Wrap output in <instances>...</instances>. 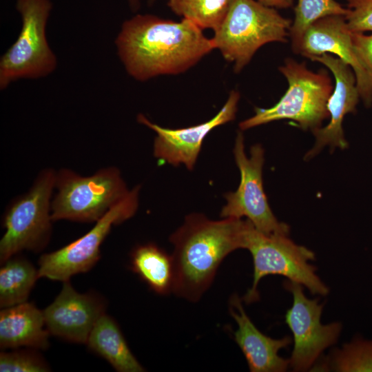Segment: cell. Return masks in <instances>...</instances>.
Returning <instances> with one entry per match:
<instances>
[{"instance_id":"9c48e42d","label":"cell","mask_w":372,"mask_h":372,"mask_svg":"<svg viewBox=\"0 0 372 372\" xmlns=\"http://www.w3.org/2000/svg\"><path fill=\"white\" fill-rule=\"evenodd\" d=\"M233 152L240 173V181L235 192L225 194L227 203L222 208L220 217H246L256 229L262 233L289 235V225L276 218L264 191L262 167L265 152L262 145H253L248 157L245 152L243 134L238 132Z\"/></svg>"},{"instance_id":"44dd1931","label":"cell","mask_w":372,"mask_h":372,"mask_svg":"<svg viewBox=\"0 0 372 372\" xmlns=\"http://www.w3.org/2000/svg\"><path fill=\"white\" fill-rule=\"evenodd\" d=\"M289 30L291 48L299 54L304 36L316 21L329 16H345L348 9L335 0H298Z\"/></svg>"},{"instance_id":"e0dca14e","label":"cell","mask_w":372,"mask_h":372,"mask_svg":"<svg viewBox=\"0 0 372 372\" xmlns=\"http://www.w3.org/2000/svg\"><path fill=\"white\" fill-rule=\"evenodd\" d=\"M43 311L28 302L2 308L0 311V347H27L45 350L50 333L45 328Z\"/></svg>"},{"instance_id":"d6986e66","label":"cell","mask_w":372,"mask_h":372,"mask_svg":"<svg viewBox=\"0 0 372 372\" xmlns=\"http://www.w3.org/2000/svg\"><path fill=\"white\" fill-rule=\"evenodd\" d=\"M131 268L154 292H173L174 269L172 255L154 243L136 247L131 254Z\"/></svg>"},{"instance_id":"83f0119b","label":"cell","mask_w":372,"mask_h":372,"mask_svg":"<svg viewBox=\"0 0 372 372\" xmlns=\"http://www.w3.org/2000/svg\"><path fill=\"white\" fill-rule=\"evenodd\" d=\"M129 5L130 6V8L136 11L138 10L140 6V0H127Z\"/></svg>"},{"instance_id":"7c38bea8","label":"cell","mask_w":372,"mask_h":372,"mask_svg":"<svg viewBox=\"0 0 372 372\" xmlns=\"http://www.w3.org/2000/svg\"><path fill=\"white\" fill-rule=\"evenodd\" d=\"M240 94L230 92L221 110L210 120L194 126L170 129L151 122L145 116L139 114L137 121L154 131V156L174 166L183 164L192 170L207 135L214 128L233 121L236 118Z\"/></svg>"},{"instance_id":"277c9868","label":"cell","mask_w":372,"mask_h":372,"mask_svg":"<svg viewBox=\"0 0 372 372\" xmlns=\"http://www.w3.org/2000/svg\"><path fill=\"white\" fill-rule=\"evenodd\" d=\"M279 70L289 83L285 94L269 108H255L254 116L239 123L242 131L282 119L313 131L329 117L327 105L333 85L326 70L313 72L304 63L287 59Z\"/></svg>"},{"instance_id":"30bf717a","label":"cell","mask_w":372,"mask_h":372,"mask_svg":"<svg viewBox=\"0 0 372 372\" xmlns=\"http://www.w3.org/2000/svg\"><path fill=\"white\" fill-rule=\"evenodd\" d=\"M141 186L112 207L85 235L68 245L40 257L39 277L65 282L76 274L89 271L99 260L100 247L113 225H118L136 212Z\"/></svg>"},{"instance_id":"9a60e30c","label":"cell","mask_w":372,"mask_h":372,"mask_svg":"<svg viewBox=\"0 0 372 372\" xmlns=\"http://www.w3.org/2000/svg\"><path fill=\"white\" fill-rule=\"evenodd\" d=\"M50 334L76 343H87L99 318L104 313L102 300L91 293H80L69 282L43 310Z\"/></svg>"},{"instance_id":"8992f818","label":"cell","mask_w":372,"mask_h":372,"mask_svg":"<svg viewBox=\"0 0 372 372\" xmlns=\"http://www.w3.org/2000/svg\"><path fill=\"white\" fill-rule=\"evenodd\" d=\"M54 187L52 221L96 222L130 192L115 167L100 169L88 176L61 169L56 173Z\"/></svg>"},{"instance_id":"603a6c76","label":"cell","mask_w":372,"mask_h":372,"mask_svg":"<svg viewBox=\"0 0 372 372\" xmlns=\"http://www.w3.org/2000/svg\"><path fill=\"white\" fill-rule=\"evenodd\" d=\"M325 364L334 371L372 372V340L353 338L335 349Z\"/></svg>"},{"instance_id":"2e32d148","label":"cell","mask_w":372,"mask_h":372,"mask_svg":"<svg viewBox=\"0 0 372 372\" xmlns=\"http://www.w3.org/2000/svg\"><path fill=\"white\" fill-rule=\"evenodd\" d=\"M229 312L238 328L234 339L241 349L251 372H284L289 367V359L278 355L289 347L292 338L286 335L274 339L262 333L246 313L241 299L236 294L230 298Z\"/></svg>"},{"instance_id":"484cf974","label":"cell","mask_w":372,"mask_h":372,"mask_svg":"<svg viewBox=\"0 0 372 372\" xmlns=\"http://www.w3.org/2000/svg\"><path fill=\"white\" fill-rule=\"evenodd\" d=\"M351 39L360 59L372 72V34L351 32Z\"/></svg>"},{"instance_id":"cb8c5ba5","label":"cell","mask_w":372,"mask_h":372,"mask_svg":"<svg viewBox=\"0 0 372 372\" xmlns=\"http://www.w3.org/2000/svg\"><path fill=\"white\" fill-rule=\"evenodd\" d=\"M50 367L38 354L31 351L0 353L1 372H45Z\"/></svg>"},{"instance_id":"ffe728a7","label":"cell","mask_w":372,"mask_h":372,"mask_svg":"<svg viewBox=\"0 0 372 372\" xmlns=\"http://www.w3.org/2000/svg\"><path fill=\"white\" fill-rule=\"evenodd\" d=\"M0 269V307H9L27 302L39 272L26 259L12 256Z\"/></svg>"},{"instance_id":"3957f363","label":"cell","mask_w":372,"mask_h":372,"mask_svg":"<svg viewBox=\"0 0 372 372\" xmlns=\"http://www.w3.org/2000/svg\"><path fill=\"white\" fill-rule=\"evenodd\" d=\"M291 24L276 8L257 0H234L211 40L238 73L263 45L287 42Z\"/></svg>"},{"instance_id":"52a82bcc","label":"cell","mask_w":372,"mask_h":372,"mask_svg":"<svg viewBox=\"0 0 372 372\" xmlns=\"http://www.w3.org/2000/svg\"><path fill=\"white\" fill-rule=\"evenodd\" d=\"M56 173L52 169L42 170L30 189L7 209L3 216L6 231L0 241L1 264L19 252L39 251L48 244L52 233Z\"/></svg>"},{"instance_id":"ac0fdd59","label":"cell","mask_w":372,"mask_h":372,"mask_svg":"<svg viewBox=\"0 0 372 372\" xmlns=\"http://www.w3.org/2000/svg\"><path fill=\"white\" fill-rule=\"evenodd\" d=\"M88 347L119 372H142L144 368L131 352L116 322L105 313L93 327Z\"/></svg>"},{"instance_id":"d4e9b609","label":"cell","mask_w":372,"mask_h":372,"mask_svg":"<svg viewBox=\"0 0 372 372\" xmlns=\"http://www.w3.org/2000/svg\"><path fill=\"white\" fill-rule=\"evenodd\" d=\"M347 27L352 32L372 31V0H346Z\"/></svg>"},{"instance_id":"ba28073f","label":"cell","mask_w":372,"mask_h":372,"mask_svg":"<svg viewBox=\"0 0 372 372\" xmlns=\"http://www.w3.org/2000/svg\"><path fill=\"white\" fill-rule=\"evenodd\" d=\"M22 25L17 40L0 61V88L19 79H38L51 74L57 59L46 37L52 8L50 0H17Z\"/></svg>"},{"instance_id":"7402d4cb","label":"cell","mask_w":372,"mask_h":372,"mask_svg":"<svg viewBox=\"0 0 372 372\" xmlns=\"http://www.w3.org/2000/svg\"><path fill=\"white\" fill-rule=\"evenodd\" d=\"M234 0H168L176 15L187 19L200 29L215 31L220 25Z\"/></svg>"},{"instance_id":"4fadbf2b","label":"cell","mask_w":372,"mask_h":372,"mask_svg":"<svg viewBox=\"0 0 372 372\" xmlns=\"http://www.w3.org/2000/svg\"><path fill=\"white\" fill-rule=\"evenodd\" d=\"M329 53L336 55L352 68L360 99L370 107L372 72L355 49L344 16H329L314 22L307 30L299 52L309 59Z\"/></svg>"},{"instance_id":"8fae6325","label":"cell","mask_w":372,"mask_h":372,"mask_svg":"<svg viewBox=\"0 0 372 372\" xmlns=\"http://www.w3.org/2000/svg\"><path fill=\"white\" fill-rule=\"evenodd\" d=\"M284 287L293 298L285 314L293 342L289 367L293 371H306L312 369L325 349L337 342L342 326L339 322L321 323L324 304L318 298H308L302 285L287 280Z\"/></svg>"},{"instance_id":"f1b7e54d","label":"cell","mask_w":372,"mask_h":372,"mask_svg":"<svg viewBox=\"0 0 372 372\" xmlns=\"http://www.w3.org/2000/svg\"><path fill=\"white\" fill-rule=\"evenodd\" d=\"M156 0H147L149 5H152Z\"/></svg>"},{"instance_id":"5b68a950","label":"cell","mask_w":372,"mask_h":372,"mask_svg":"<svg viewBox=\"0 0 372 372\" xmlns=\"http://www.w3.org/2000/svg\"><path fill=\"white\" fill-rule=\"evenodd\" d=\"M243 249L249 250L254 264L252 285L243 297L246 303L258 300V284L269 275L284 276L306 287L313 295L324 296L329 293L328 287L317 275L316 267L310 263L315 259V254L296 244L288 235L262 233L248 220Z\"/></svg>"},{"instance_id":"4316f807","label":"cell","mask_w":372,"mask_h":372,"mask_svg":"<svg viewBox=\"0 0 372 372\" xmlns=\"http://www.w3.org/2000/svg\"><path fill=\"white\" fill-rule=\"evenodd\" d=\"M261 3L273 8L287 9L290 8L294 0H257Z\"/></svg>"},{"instance_id":"6da1fadb","label":"cell","mask_w":372,"mask_h":372,"mask_svg":"<svg viewBox=\"0 0 372 372\" xmlns=\"http://www.w3.org/2000/svg\"><path fill=\"white\" fill-rule=\"evenodd\" d=\"M115 44L127 72L139 81L183 73L214 49L211 39L190 21L149 14L125 21Z\"/></svg>"},{"instance_id":"5bb4252c","label":"cell","mask_w":372,"mask_h":372,"mask_svg":"<svg viewBox=\"0 0 372 372\" xmlns=\"http://www.w3.org/2000/svg\"><path fill=\"white\" fill-rule=\"evenodd\" d=\"M309 59L319 62L329 69L335 84L327 105L329 123L324 127L312 131L316 143L304 156L305 160L314 157L326 145L340 149L348 147L344 136L342 121L347 114L355 112L360 98L355 74L348 64L330 54H323Z\"/></svg>"},{"instance_id":"7a4b0ae2","label":"cell","mask_w":372,"mask_h":372,"mask_svg":"<svg viewBox=\"0 0 372 372\" xmlns=\"http://www.w3.org/2000/svg\"><path fill=\"white\" fill-rule=\"evenodd\" d=\"M248 220L223 218L213 220L204 214L187 215L170 236L174 269L173 292L197 302L211 286L224 258L243 249Z\"/></svg>"}]
</instances>
